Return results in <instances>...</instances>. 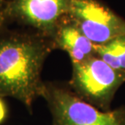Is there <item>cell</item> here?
Here are the masks:
<instances>
[{"instance_id":"cell-1","label":"cell","mask_w":125,"mask_h":125,"mask_svg":"<svg viewBox=\"0 0 125 125\" xmlns=\"http://www.w3.org/2000/svg\"><path fill=\"white\" fill-rule=\"evenodd\" d=\"M54 49L52 39L36 32L0 29V97L17 100L31 114L44 89V63Z\"/></svg>"},{"instance_id":"cell-2","label":"cell","mask_w":125,"mask_h":125,"mask_svg":"<svg viewBox=\"0 0 125 125\" xmlns=\"http://www.w3.org/2000/svg\"><path fill=\"white\" fill-rule=\"evenodd\" d=\"M42 97L51 115V125H125V106L103 111L77 97L68 85L45 81Z\"/></svg>"},{"instance_id":"cell-3","label":"cell","mask_w":125,"mask_h":125,"mask_svg":"<svg viewBox=\"0 0 125 125\" xmlns=\"http://www.w3.org/2000/svg\"><path fill=\"white\" fill-rule=\"evenodd\" d=\"M72 67L67 82L71 90L96 108L111 111L117 91L125 83V72L111 67L97 55L79 63L73 62Z\"/></svg>"},{"instance_id":"cell-4","label":"cell","mask_w":125,"mask_h":125,"mask_svg":"<svg viewBox=\"0 0 125 125\" xmlns=\"http://www.w3.org/2000/svg\"><path fill=\"white\" fill-rule=\"evenodd\" d=\"M72 0H6L7 24L16 23L52 39L62 21L68 16Z\"/></svg>"},{"instance_id":"cell-5","label":"cell","mask_w":125,"mask_h":125,"mask_svg":"<svg viewBox=\"0 0 125 125\" xmlns=\"http://www.w3.org/2000/svg\"><path fill=\"white\" fill-rule=\"evenodd\" d=\"M67 16L95 46L125 34V21L96 0H72Z\"/></svg>"},{"instance_id":"cell-6","label":"cell","mask_w":125,"mask_h":125,"mask_svg":"<svg viewBox=\"0 0 125 125\" xmlns=\"http://www.w3.org/2000/svg\"><path fill=\"white\" fill-rule=\"evenodd\" d=\"M52 41L55 49L67 52L72 63L82 62L96 55L95 45L66 16L54 33Z\"/></svg>"},{"instance_id":"cell-7","label":"cell","mask_w":125,"mask_h":125,"mask_svg":"<svg viewBox=\"0 0 125 125\" xmlns=\"http://www.w3.org/2000/svg\"><path fill=\"white\" fill-rule=\"evenodd\" d=\"M95 53L109 66L125 72V34L103 45L95 46Z\"/></svg>"},{"instance_id":"cell-8","label":"cell","mask_w":125,"mask_h":125,"mask_svg":"<svg viewBox=\"0 0 125 125\" xmlns=\"http://www.w3.org/2000/svg\"><path fill=\"white\" fill-rule=\"evenodd\" d=\"M8 116V108L3 97H0V125L3 124Z\"/></svg>"},{"instance_id":"cell-9","label":"cell","mask_w":125,"mask_h":125,"mask_svg":"<svg viewBox=\"0 0 125 125\" xmlns=\"http://www.w3.org/2000/svg\"><path fill=\"white\" fill-rule=\"evenodd\" d=\"M5 4H6V0H0V29L6 28L8 25L4 15Z\"/></svg>"}]
</instances>
